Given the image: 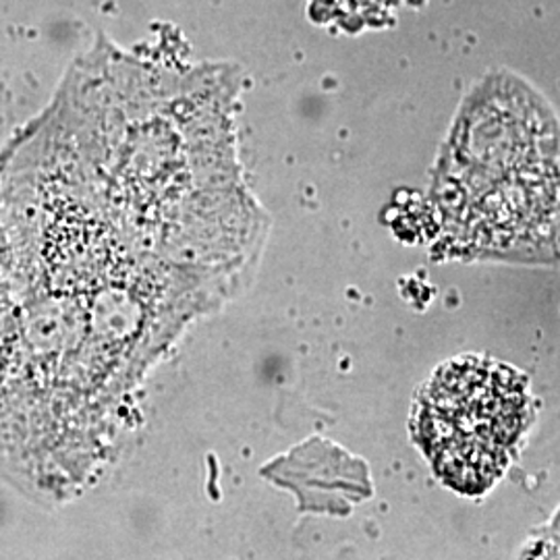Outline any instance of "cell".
I'll list each match as a JSON object with an SVG mask.
<instances>
[{
	"instance_id": "1",
	"label": "cell",
	"mask_w": 560,
	"mask_h": 560,
	"mask_svg": "<svg viewBox=\"0 0 560 560\" xmlns=\"http://www.w3.org/2000/svg\"><path fill=\"white\" fill-rule=\"evenodd\" d=\"M532 420L527 384L497 361L441 368L418 409V442L436 476L463 494H481L513 459Z\"/></svg>"
}]
</instances>
